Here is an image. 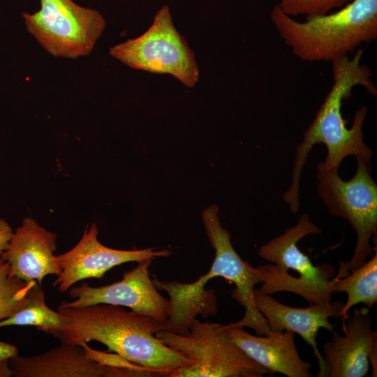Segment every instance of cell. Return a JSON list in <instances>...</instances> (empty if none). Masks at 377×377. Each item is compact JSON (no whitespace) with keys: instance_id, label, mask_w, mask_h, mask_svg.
<instances>
[{"instance_id":"cell-16","label":"cell","mask_w":377,"mask_h":377,"mask_svg":"<svg viewBox=\"0 0 377 377\" xmlns=\"http://www.w3.org/2000/svg\"><path fill=\"white\" fill-rule=\"evenodd\" d=\"M231 339L253 361L288 377H311V365L303 360L297 348L295 333L271 332L266 336L253 335L243 327L225 325Z\"/></svg>"},{"instance_id":"cell-5","label":"cell","mask_w":377,"mask_h":377,"mask_svg":"<svg viewBox=\"0 0 377 377\" xmlns=\"http://www.w3.org/2000/svg\"><path fill=\"white\" fill-rule=\"evenodd\" d=\"M357 160L354 176L343 180L338 170L316 166L318 195L334 216L348 221L356 232L357 243L350 260L340 262L336 279H341L362 266L376 251L370 240L377 235V184L371 177V162Z\"/></svg>"},{"instance_id":"cell-7","label":"cell","mask_w":377,"mask_h":377,"mask_svg":"<svg viewBox=\"0 0 377 377\" xmlns=\"http://www.w3.org/2000/svg\"><path fill=\"white\" fill-rule=\"evenodd\" d=\"M109 54L130 68L170 74L186 87L199 79L195 53L176 29L168 5L157 11L144 34L112 47Z\"/></svg>"},{"instance_id":"cell-22","label":"cell","mask_w":377,"mask_h":377,"mask_svg":"<svg viewBox=\"0 0 377 377\" xmlns=\"http://www.w3.org/2000/svg\"><path fill=\"white\" fill-rule=\"evenodd\" d=\"M17 355L18 349L15 345L0 341V360H10Z\"/></svg>"},{"instance_id":"cell-8","label":"cell","mask_w":377,"mask_h":377,"mask_svg":"<svg viewBox=\"0 0 377 377\" xmlns=\"http://www.w3.org/2000/svg\"><path fill=\"white\" fill-rule=\"evenodd\" d=\"M28 32L50 54L77 59L89 55L105 28L103 15L73 0H40V8L22 14Z\"/></svg>"},{"instance_id":"cell-4","label":"cell","mask_w":377,"mask_h":377,"mask_svg":"<svg viewBox=\"0 0 377 377\" xmlns=\"http://www.w3.org/2000/svg\"><path fill=\"white\" fill-rule=\"evenodd\" d=\"M321 232L305 213L294 226L262 245L258 254L269 263L256 267L262 283L258 290L269 295L294 293L309 304L330 303L334 268L328 263L313 265L297 246L305 236Z\"/></svg>"},{"instance_id":"cell-21","label":"cell","mask_w":377,"mask_h":377,"mask_svg":"<svg viewBox=\"0 0 377 377\" xmlns=\"http://www.w3.org/2000/svg\"><path fill=\"white\" fill-rule=\"evenodd\" d=\"M13 232L9 223L3 218H0V264L3 263L2 255L7 249Z\"/></svg>"},{"instance_id":"cell-18","label":"cell","mask_w":377,"mask_h":377,"mask_svg":"<svg viewBox=\"0 0 377 377\" xmlns=\"http://www.w3.org/2000/svg\"><path fill=\"white\" fill-rule=\"evenodd\" d=\"M64 323L63 316L45 304L42 286L36 283L31 288L25 305L15 314L0 320V327L11 325L34 326L54 336L61 330Z\"/></svg>"},{"instance_id":"cell-13","label":"cell","mask_w":377,"mask_h":377,"mask_svg":"<svg viewBox=\"0 0 377 377\" xmlns=\"http://www.w3.org/2000/svg\"><path fill=\"white\" fill-rule=\"evenodd\" d=\"M15 377L140 376L136 371L101 363L84 344L61 343L38 355H16L9 360Z\"/></svg>"},{"instance_id":"cell-10","label":"cell","mask_w":377,"mask_h":377,"mask_svg":"<svg viewBox=\"0 0 377 377\" xmlns=\"http://www.w3.org/2000/svg\"><path fill=\"white\" fill-rule=\"evenodd\" d=\"M152 259L138 262L126 272L117 282L99 287L87 283L71 287L68 295L73 301L62 302L61 307H84L106 304L128 307L137 313L160 322L165 321L170 313L169 300L163 297L154 286L149 274Z\"/></svg>"},{"instance_id":"cell-19","label":"cell","mask_w":377,"mask_h":377,"mask_svg":"<svg viewBox=\"0 0 377 377\" xmlns=\"http://www.w3.org/2000/svg\"><path fill=\"white\" fill-rule=\"evenodd\" d=\"M35 283L11 276L8 264H0V320L15 314L25 305Z\"/></svg>"},{"instance_id":"cell-11","label":"cell","mask_w":377,"mask_h":377,"mask_svg":"<svg viewBox=\"0 0 377 377\" xmlns=\"http://www.w3.org/2000/svg\"><path fill=\"white\" fill-rule=\"evenodd\" d=\"M98 228L95 223L87 226L77 244L69 251L55 255L59 272L53 286L61 293L68 290L78 281L95 278L102 279L105 274L115 266L130 262H140L146 259L168 257V249L157 251L156 248L134 250H119L107 247L98 239Z\"/></svg>"},{"instance_id":"cell-23","label":"cell","mask_w":377,"mask_h":377,"mask_svg":"<svg viewBox=\"0 0 377 377\" xmlns=\"http://www.w3.org/2000/svg\"><path fill=\"white\" fill-rule=\"evenodd\" d=\"M13 376V371L10 367L9 360H0V377Z\"/></svg>"},{"instance_id":"cell-14","label":"cell","mask_w":377,"mask_h":377,"mask_svg":"<svg viewBox=\"0 0 377 377\" xmlns=\"http://www.w3.org/2000/svg\"><path fill=\"white\" fill-rule=\"evenodd\" d=\"M57 237L33 218H24L2 255L3 262L8 264L10 275L26 282L36 281L41 286L46 276H57Z\"/></svg>"},{"instance_id":"cell-17","label":"cell","mask_w":377,"mask_h":377,"mask_svg":"<svg viewBox=\"0 0 377 377\" xmlns=\"http://www.w3.org/2000/svg\"><path fill=\"white\" fill-rule=\"evenodd\" d=\"M332 293H346L347 300L339 318L342 321L356 304H363L371 308L377 302V251L368 261L358 269L341 279L332 278Z\"/></svg>"},{"instance_id":"cell-20","label":"cell","mask_w":377,"mask_h":377,"mask_svg":"<svg viewBox=\"0 0 377 377\" xmlns=\"http://www.w3.org/2000/svg\"><path fill=\"white\" fill-rule=\"evenodd\" d=\"M352 0H280L279 7L286 15H324L334 8H340Z\"/></svg>"},{"instance_id":"cell-12","label":"cell","mask_w":377,"mask_h":377,"mask_svg":"<svg viewBox=\"0 0 377 377\" xmlns=\"http://www.w3.org/2000/svg\"><path fill=\"white\" fill-rule=\"evenodd\" d=\"M343 335L334 330L323 346V368L318 377H364L372 368L377 376V334L369 308L355 309L343 320Z\"/></svg>"},{"instance_id":"cell-2","label":"cell","mask_w":377,"mask_h":377,"mask_svg":"<svg viewBox=\"0 0 377 377\" xmlns=\"http://www.w3.org/2000/svg\"><path fill=\"white\" fill-rule=\"evenodd\" d=\"M363 53L364 50L359 48L352 59L348 55L331 62L333 84L313 121L305 131L303 140L296 148L291 184L283 194V200L293 214L299 211L301 175L313 146L319 143L326 146L327 154L323 163L330 170H338L342 161L348 156L367 162L371 161L373 153L364 140L362 130L367 107L362 105L356 110L350 128L346 127L341 114L342 102L351 96L355 87L362 86L369 94H377L371 71L361 64Z\"/></svg>"},{"instance_id":"cell-6","label":"cell","mask_w":377,"mask_h":377,"mask_svg":"<svg viewBox=\"0 0 377 377\" xmlns=\"http://www.w3.org/2000/svg\"><path fill=\"white\" fill-rule=\"evenodd\" d=\"M164 345L192 361L169 377H263L271 371L253 361L230 337L225 325L195 319L188 331H159Z\"/></svg>"},{"instance_id":"cell-1","label":"cell","mask_w":377,"mask_h":377,"mask_svg":"<svg viewBox=\"0 0 377 377\" xmlns=\"http://www.w3.org/2000/svg\"><path fill=\"white\" fill-rule=\"evenodd\" d=\"M65 323L54 337L61 343L81 345L100 342L149 376H167L193 362L176 353L155 336L161 330L156 319L127 311L123 306L98 304L84 307H61Z\"/></svg>"},{"instance_id":"cell-3","label":"cell","mask_w":377,"mask_h":377,"mask_svg":"<svg viewBox=\"0 0 377 377\" xmlns=\"http://www.w3.org/2000/svg\"><path fill=\"white\" fill-rule=\"evenodd\" d=\"M270 20L300 59L332 62L377 38V0H352L334 13L306 16L304 22L275 5Z\"/></svg>"},{"instance_id":"cell-9","label":"cell","mask_w":377,"mask_h":377,"mask_svg":"<svg viewBox=\"0 0 377 377\" xmlns=\"http://www.w3.org/2000/svg\"><path fill=\"white\" fill-rule=\"evenodd\" d=\"M202 223L209 241L215 251V257L209 270L200 276L207 283L214 277L221 276L235 285L231 297L244 309V316L236 323L229 325L252 328L257 335L271 333L267 323L257 309L254 300V286L261 283L256 267L244 261L235 251L229 231L224 228L219 217V207L212 205L202 213Z\"/></svg>"},{"instance_id":"cell-15","label":"cell","mask_w":377,"mask_h":377,"mask_svg":"<svg viewBox=\"0 0 377 377\" xmlns=\"http://www.w3.org/2000/svg\"><path fill=\"white\" fill-rule=\"evenodd\" d=\"M255 304L265 318L272 332L290 331L298 334L313 348L318 362L319 371L323 368L322 353L319 351L316 337L320 328L332 332L330 317L339 318L343 303L336 301L327 304H309L304 308L288 306L277 301L272 295L254 289Z\"/></svg>"}]
</instances>
